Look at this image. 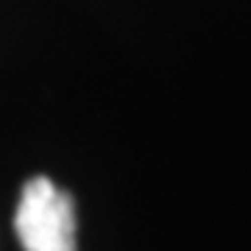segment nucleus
Instances as JSON below:
<instances>
[{
  "label": "nucleus",
  "mask_w": 251,
  "mask_h": 251,
  "mask_svg": "<svg viewBox=\"0 0 251 251\" xmlns=\"http://www.w3.org/2000/svg\"><path fill=\"white\" fill-rule=\"evenodd\" d=\"M14 229L25 251H75L73 198L50 179L36 176L23 187Z\"/></svg>",
  "instance_id": "obj_1"
}]
</instances>
